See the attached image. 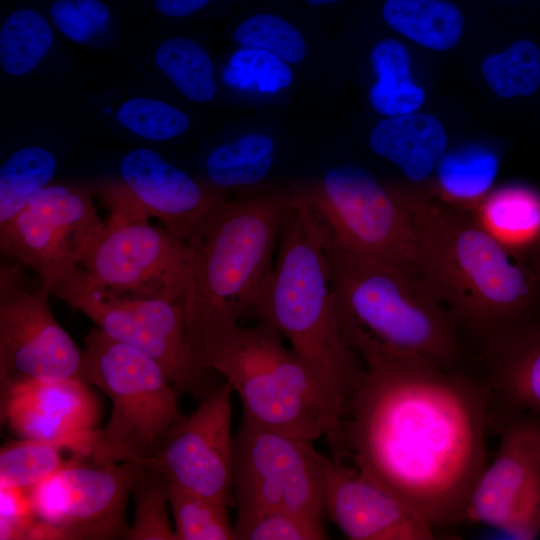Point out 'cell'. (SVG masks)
<instances>
[{"label":"cell","mask_w":540,"mask_h":540,"mask_svg":"<svg viewBox=\"0 0 540 540\" xmlns=\"http://www.w3.org/2000/svg\"><path fill=\"white\" fill-rule=\"evenodd\" d=\"M243 47L268 51L288 64H298L307 47L300 31L286 19L271 13H257L243 20L234 31Z\"/></svg>","instance_id":"35"},{"label":"cell","mask_w":540,"mask_h":540,"mask_svg":"<svg viewBox=\"0 0 540 540\" xmlns=\"http://www.w3.org/2000/svg\"><path fill=\"white\" fill-rule=\"evenodd\" d=\"M324 253L345 345L362 338L458 370L457 322L413 268L342 250Z\"/></svg>","instance_id":"3"},{"label":"cell","mask_w":540,"mask_h":540,"mask_svg":"<svg viewBox=\"0 0 540 540\" xmlns=\"http://www.w3.org/2000/svg\"><path fill=\"white\" fill-rule=\"evenodd\" d=\"M275 151L273 139L261 132L247 133L220 144L205 161L209 183L223 192L252 188L271 171Z\"/></svg>","instance_id":"25"},{"label":"cell","mask_w":540,"mask_h":540,"mask_svg":"<svg viewBox=\"0 0 540 540\" xmlns=\"http://www.w3.org/2000/svg\"><path fill=\"white\" fill-rule=\"evenodd\" d=\"M382 16L397 33L435 51L454 47L464 30L460 9L446 0H386Z\"/></svg>","instance_id":"23"},{"label":"cell","mask_w":540,"mask_h":540,"mask_svg":"<svg viewBox=\"0 0 540 540\" xmlns=\"http://www.w3.org/2000/svg\"><path fill=\"white\" fill-rule=\"evenodd\" d=\"M473 220L509 252L522 257L540 244V193L523 185L491 191Z\"/></svg>","instance_id":"22"},{"label":"cell","mask_w":540,"mask_h":540,"mask_svg":"<svg viewBox=\"0 0 540 540\" xmlns=\"http://www.w3.org/2000/svg\"><path fill=\"white\" fill-rule=\"evenodd\" d=\"M212 0H155L157 11L167 17L183 18L204 8Z\"/></svg>","instance_id":"40"},{"label":"cell","mask_w":540,"mask_h":540,"mask_svg":"<svg viewBox=\"0 0 540 540\" xmlns=\"http://www.w3.org/2000/svg\"><path fill=\"white\" fill-rule=\"evenodd\" d=\"M1 418L21 439L72 443L87 455L98 404L82 380L38 382L2 397Z\"/></svg>","instance_id":"20"},{"label":"cell","mask_w":540,"mask_h":540,"mask_svg":"<svg viewBox=\"0 0 540 540\" xmlns=\"http://www.w3.org/2000/svg\"><path fill=\"white\" fill-rule=\"evenodd\" d=\"M120 172L132 203L193 248L229 201L225 192L197 181L148 148L127 153Z\"/></svg>","instance_id":"17"},{"label":"cell","mask_w":540,"mask_h":540,"mask_svg":"<svg viewBox=\"0 0 540 540\" xmlns=\"http://www.w3.org/2000/svg\"><path fill=\"white\" fill-rule=\"evenodd\" d=\"M376 81L369 91L372 108L386 117L416 112L424 103L425 92L411 73L408 49L398 40L384 38L370 53Z\"/></svg>","instance_id":"24"},{"label":"cell","mask_w":540,"mask_h":540,"mask_svg":"<svg viewBox=\"0 0 540 540\" xmlns=\"http://www.w3.org/2000/svg\"><path fill=\"white\" fill-rule=\"evenodd\" d=\"M312 443L243 414L234 435L236 519L284 510L325 520L324 455Z\"/></svg>","instance_id":"11"},{"label":"cell","mask_w":540,"mask_h":540,"mask_svg":"<svg viewBox=\"0 0 540 540\" xmlns=\"http://www.w3.org/2000/svg\"><path fill=\"white\" fill-rule=\"evenodd\" d=\"M50 23L38 11L22 8L12 12L0 29V63L10 76L34 70L53 45Z\"/></svg>","instance_id":"30"},{"label":"cell","mask_w":540,"mask_h":540,"mask_svg":"<svg viewBox=\"0 0 540 540\" xmlns=\"http://www.w3.org/2000/svg\"><path fill=\"white\" fill-rule=\"evenodd\" d=\"M237 540H323L328 538L324 520L284 510H268L238 518Z\"/></svg>","instance_id":"37"},{"label":"cell","mask_w":540,"mask_h":540,"mask_svg":"<svg viewBox=\"0 0 540 540\" xmlns=\"http://www.w3.org/2000/svg\"><path fill=\"white\" fill-rule=\"evenodd\" d=\"M154 60L161 72L186 99L205 103L216 95L212 60L197 42L171 37L156 49Z\"/></svg>","instance_id":"29"},{"label":"cell","mask_w":540,"mask_h":540,"mask_svg":"<svg viewBox=\"0 0 540 540\" xmlns=\"http://www.w3.org/2000/svg\"><path fill=\"white\" fill-rule=\"evenodd\" d=\"M105 225L86 188L50 184L0 227V246L3 253L29 267L50 294L54 285L81 266Z\"/></svg>","instance_id":"13"},{"label":"cell","mask_w":540,"mask_h":540,"mask_svg":"<svg viewBox=\"0 0 540 540\" xmlns=\"http://www.w3.org/2000/svg\"><path fill=\"white\" fill-rule=\"evenodd\" d=\"M117 121L136 136L150 141H166L183 134L189 117L178 108L158 99L134 97L116 112Z\"/></svg>","instance_id":"36"},{"label":"cell","mask_w":540,"mask_h":540,"mask_svg":"<svg viewBox=\"0 0 540 540\" xmlns=\"http://www.w3.org/2000/svg\"><path fill=\"white\" fill-rule=\"evenodd\" d=\"M94 189L111 215L80 266L90 283L114 296L158 298L184 307L192 287L194 248L149 224L118 179L100 180Z\"/></svg>","instance_id":"8"},{"label":"cell","mask_w":540,"mask_h":540,"mask_svg":"<svg viewBox=\"0 0 540 540\" xmlns=\"http://www.w3.org/2000/svg\"><path fill=\"white\" fill-rule=\"evenodd\" d=\"M224 83L237 91L255 94H276L293 82L288 63L276 55L257 48L236 50L224 67Z\"/></svg>","instance_id":"33"},{"label":"cell","mask_w":540,"mask_h":540,"mask_svg":"<svg viewBox=\"0 0 540 540\" xmlns=\"http://www.w3.org/2000/svg\"><path fill=\"white\" fill-rule=\"evenodd\" d=\"M143 466L76 460L29 491L35 516L64 540H127L126 504Z\"/></svg>","instance_id":"14"},{"label":"cell","mask_w":540,"mask_h":540,"mask_svg":"<svg viewBox=\"0 0 540 540\" xmlns=\"http://www.w3.org/2000/svg\"><path fill=\"white\" fill-rule=\"evenodd\" d=\"M132 493L135 516L127 540H176L168 517V480L156 467L144 464Z\"/></svg>","instance_id":"34"},{"label":"cell","mask_w":540,"mask_h":540,"mask_svg":"<svg viewBox=\"0 0 540 540\" xmlns=\"http://www.w3.org/2000/svg\"><path fill=\"white\" fill-rule=\"evenodd\" d=\"M85 460L76 444L22 439L0 450V488L30 491L63 467Z\"/></svg>","instance_id":"26"},{"label":"cell","mask_w":540,"mask_h":540,"mask_svg":"<svg viewBox=\"0 0 540 540\" xmlns=\"http://www.w3.org/2000/svg\"><path fill=\"white\" fill-rule=\"evenodd\" d=\"M326 518L351 540H433L436 529L352 465L324 456Z\"/></svg>","instance_id":"18"},{"label":"cell","mask_w":540,"mask_h":540,"mask_svg":"<svg viewBox=\"0 0 540 540\" xmlns=\"http://www.w3.org/2000/svg\"><path fill=\"white\" fill-rule=\"evenodd\" d=\"M50 295L85 314L112 339L153 358L177 394L205 397L201 389L209 370L195 357L181 304L111 295L91 284L80 266L54 285Z\"/></svg>","instance_id":"10"},{"label":"cell","mask_w":540,"mask_h":540,"mask_svg":"<svg viewBox=\"0 0 540 540\" xmlns=\"http://www.w3.org/2000/svg\"><path fill=\"white\" fill-rule=\"evenodd\" d=\"M538 521L540 526V499H539V505H538Z\"/></svg>","instance_id":"44"},{"label":"cell","mask_w":540,"mask_h":540,"mask_svg":"<svg viewBox=\"0 0 540 540\" xmlns=\"http://www.w3.org/2000/svg\"><path fill=\"white\" fill-rule=\"evenodd\" d=\"M56 168L53 153L40 146L23 147L8 157L0 169V227L50 185Z\"/></svg>","instance_id":"28"},{"label":"cell","mask_w":540,"mask_h":540,"mask_svg":"<svg viewBox=\"0 0 540 540\" xmlns=\"http://www.w3.org/2000/svg\"><path fill=\"white\" fill-rule=\"evenodd\" d=\"M49 11L54 26L69 40L85 43L97 35L75 0H55Z\"/></svg>","instance_id":"39"},{"label":"cell","mask_w":540,"mask_h":540,"mask_svg":"<svg viewBox=\"0 0 540 540\" xmlns=\"http://www.w3.org/2000/svg\"><path fill=\"white\" fill-rule=\"evenodd\" d=\"M481 72L500 98L532 95L540 86V49L532 41L518 40L504 51L487 56Z\"/></svg>","instance_id":"31"},{"label":"cell","mask_w":540,"mask_h":540,"mask_svg":"<svg viewBox=\"0 0 540 540\" xmlns=\"http://www.w3.org/2000/svg\"><path fill=\"white\" fill-rule=\"evenodd\" d=\"M481 360L494 429L512 422L540 425V321L528 318L491 338Z\"/></svg>","instance_id":"19"},{"label":"cell","mask_w":540,"mask_h":540,"mask_svg":"<svg viewBox=\"0 0 540 540\" xmlns=\"http://www.w3.org/2000/svg\"><path fill=\"white\" fill-rule=\"evenodd\" d=\"M290 197L229 200L194 248L193 281L184 305L191 345L255 307L273 270V254Z\"/></svg>","instance_id":"6"},{"label":"cell","mask_w":540,"mask_h":540,"mask_svg":"<svg viewBox=\"0 0 540 540\" xmlns=\"http://www.w3.org/2000/svg\"><path fill=\"white\" fill-rule=\"evenodd\" d=\"M282 334L266 322L233 323L193 343L199 364L220 373L243 404V414L273 430L339 452L340 414L321 383Z\"/></svg>","instance_id":"4"},{"label":"cell","mask_w":540,"mask_h":540,"mask_svg":"<svg viewBox=\"0 0 540 540\" xmlns=\"http://www.w3.org/2000/svg\"><path fill=\"white\" fill-rule=\"evenodd\" d=\"M86 19L94 28L96 34L107 29L110 21V11L101 0H75Z\"/></svg>","instance_id":"41"},{"label":"cell","mask_w":540,"mask_h":540,"mask_svg":"<svg viewBox=\"0 0 540 540\" xmlns=\"http://www.w3.org/2000/svg\"><path fill=\"white\" fill-rule=\"evenodd\" d=\"M503 1H516V0H503Z\"/></svg>","instance_id":"45"},{"label":"cell","mask_w":540,"mask_h":540,"mask_svg":"<svg viewBox=\"0 0 540 540\" xmlns=\"http://www.w3.org/2000/svg\"><path fill=\"white\" fill-rule=\"evenodd\" d=\"M392 192L412 227L418 273L457 324L488 341L529 318L540 290L533 267L473 219L421 196Z\"/></svg>","instance_id":"2"},{"label":"cell","mask_w":540,"mask_h":540,"mask_svg":"<svg viewBox=\"0 0 540 540\" xmlns=\"http://www.w3.org/2000/svg\"><path fill=\"white\" fill-rule=\"evenodd\" d=\"M86 381L112 403L107 424L91 433L88 461H153L182 418L177 392L150 356L112 339L99 327L84 338Z\"/></svg>","instance_id":"7"},{"label":"cell","mask_w":540,"mask_h":540,"mask_svg":"<svg viewBox=\"0 0 540 540\" xmlns=\"http://www.w3.org/2000/svg\"><path fill=\"white\" fill-rule=\"evenodd\" d=\"M347 346L364 366L341 413L335 460H350L436 530L462 523L494 429L483 381L366 339Z\"/></svg>","instance_id":"1"},{"label":"cell","mask_w":540,"mask_h":540,"mask_svg":"<svg viewBox=\"0 0 540 540\" xmlns=\"http://www.w3.org/2000/svg\"><path fill=\"white\" fill-rule=\"evenodd\" d=\"M252 311L290 342L341 417L363 366L341 338L324 249L293 206L281 225L276 264Z\"/></svg>","instance_id":"5"},{"label":"cell","mask_w":540,"mask_h":540,"mask_svg":"<svg viewBox=\"0 0 540 540\" xmlns=\"http://www.w3.org/2000/svg\"><path fill=\"white\" fill-rule=\"evenodd\" d=\"M447 143L440 120L417 112L380 120L369 137L371 150L396 164L412 182L429 178L446 153Z\"/></svg>","instance_id":"21"},{"label":"cell","mask_w":540,"mask_h":540,"mask_svg":"<svg viewBox=\"0 0 540 540\" xmlns=\"http://www.w3.org/2000/svg\"><path fill=\"white\" fill-rule=\"evenodd\" d=\"M34 518L29 491L0 488V540H23Z\"/></svg>","instance_id":"38"},{"label":"cell","mask_w":540,"mask_h":540,"mask_svg":"<svg viewBox=\"0 0 540 540\" xmlns=\"http://www.w3.org/2000/svg\"><path fill=\"white\" fill-rule=\"evenodd\" d=\"M290 199L323 249L391 260L418 273L413 231L404 207L365 169L334 167L318 185Z\"/></svg>","instance_id":"9"},{"label":"cell","mask_w":540,"mask_h":540,"mask_svg":"<svg viewBox=\"0 0 540 540\" xmlns=\"http://www.w3.org/2000/svg\"><path fill=\"white\" fill-rule=\"evenodd\" d=\"M305 1L310 6L318 7V6H322L329 3H335V2H338L339 0H305Z\"/></svg>","instance_id":"43"},{"label":"cell","mask_w":540,"mask_h":540,"mask_svg":"<svg viewBox=\"0 0 540 540\" xmlns=\"http://www.w3.org/2000/svg\"><path fill=\"white\" fill-rule=\"evenodd\" d=\"M540 427V425H538Z\"/></svg>","instance_id":"46"},{"label":"cell","mask_w":540,"mask_h":540,"mask_svg":"<svg viewBox=\"0 0 540 540\" xmlns=\"http://www.w3.org/2000/svg\"><path fill=\"white\" fill-rule=\"evenodd\" d=\"M230 384L213 388L192 413L183 415L156 458L168 483L181 490L235 506L234 435Z\"/></svg>","instance_id":"15"},{"label":"cell","mask_w":540,"mask_h":540,"mask_svg":"<svg viewBox=\"0 0 540 540\" xmlns=\"http://www.w3.org/2000/svg\"><path fill=\"white\" fill-rule=\"evenodd\" d=\"M168 496L176 540H235L225 503L169 483Z\"/></svg>","instance_id":"32"},{"label":"cell","mask_w":540,"mask_h":540,"mask_svg":"<svg viewBox=\"0 0 540 540\" xmlns=\"http://www.w3.org/2000/svg\"><path fill=\"white\" fill-rule=\"evenodd\" d=\"M535 252H536V258H535L533 269L536 272L538 279L540 281V244L535 249Z\"/></svg>","instance_id":"42"},{"label":"cell","mask_w":540,"mask_h":540,"mask_svg":"<svg viewBox=\"0 0 540 540\" xmlns=\"http://www.w3.org/2000/svg\"><path fill=\"white\" fill-rule=\"evenodd\" d=\"M499 160L490 148L466 145L446 152L436 168L438 188L446 200L476 209L491 192Z\"/></svg>","instance_id":"27"},{"label":"cell","mask_w":540,"mask_h":540,"mask_svg":"<svg viewBox=\"0 0 540 540\" xmlns=\"http://www.w3.org/2000/svg\"><path fill=\"white\" fill-rule=\"evenodd\" d=\"M498 432L497 451L472 489L463 522L533 539L540 533V427L512 422Z\"/></svg>","instance_id":"16"},{"label":"cell","mask_w":540,"mask_h":540,"mask_svg":"<svg viewBox=\"0 0 540 540\" xmlns=\"http://www.w3.org/2000/svg\"><path fill=\"white\" fill-rule=\"evenodd\" d=\"M20 263L0 266V394L38 382L87 383V356L58 323L48 296Z\"/></svg>","instance_id":"12"}]
</instances>
